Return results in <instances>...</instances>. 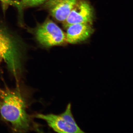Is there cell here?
Masks as SVG:
<instances>
[{
  "instance_id": "6da1fadb",
  "label": "cell",
  "mask_w": 133,
  "mask_h": 133,
  "mask_svg": "<svg viewBox=\"0 0 133 133\" xmlns=\"http://www.w3.org/2000/svg\"><path fill=\"white\" fill-rule=\"evenodd\" d=\"M0 113L4 119L9 122L15 131L28 130L30 121L26 111V104L19 89L0 88Z\"/></svg>"
},
{
  "instance_id": "7a4b0ae2",
  "label": "cell",
  "mask_w": 133,
  "mask_h": 133,
  "mask_svg": "<svg viewBox=\"0 0 133 133\" xmlns=\"http://www.w3.org/2000/svg\"><path fill=\"white\" fill-rule=\"evenodd\" d=\"M0 59L6 63L9 71L17 80L22 72L21 53L12 37L1 28Z\"/></svg>"
},
{
  "instance_id": "3957f363",
  "label": "cell",
  "mask_w": 133,
  "mask_h": 133,
  "mask_svg": "<svg viewBox=\"0 0 133 133\" xmlns=\"http://www.w3.org/2000/svg\"><path fill=\"white\" fill-rule=\"evenodd\" d=\"M35 117L46 122L48 125L57 132H84L78 125L73 117L70 103L67 105L65 111L61 114H37Z\"/></svg>"
},
{
  "instance_id": "277c9868",
  "label": "cell",
  "mask_w": 133,
  "mask_h": 133,
  "mask_svg": "<svg viewBox=\"0 0 133 133\" xmlns=\"http://www.w3.org/2000/svg\"><path fill=\"white\" fill-rule=\"evenodd\" d=\"M35 35L39 43L46 48L63 45L66 42L65 33L49 19L36 28Z\"/></svg>"
},
{
  "instance_id": "5b68a950",
  "label": "cell",
  "mask_w": 133,
  "mask_h": 133,
  "mask_svg": "<svg viewBox=\"0 0 133 133\" xmlns=\"http://www.w3.org/2000/svg\"><path fill=\"white\" fill-rule=\"evenodd\" d=\"M93 18V12L91 6L84 0H78L74 6L66 20L63 22L65 28L78 23L91 24Z\"/></svg>"
},
{
  "instance_id": "8992f818",
  "label": "cell",
  "mask_w": 133,
  "mask_h": 133,
  "mask_svg": "<svg viewBox=\"0 0 133 133\" xmlns=\"http://www.w3.org/2000/svg\"><path fill=\"white\" fill-rule=\"evenodd\" d=\"M78 0H48L45 7L58 21L64 22Z\"/></svg>"
},
{
  "instance_id": "52a82bcc",
  "label": "cell",
  "mask_w": 133,
  "mask_h": 133,
  "mask_svg": "<svg viewBox=\"0 0 133 133\" xmlns=\"http://www.w3.org/2000/svg\"><path fill=\"white\" fill-rule=\"evenodd\" d=\"M66 42L76 44L86 41L93 32L91 24L78 23L71 24L66 28Z\"/></svg>"
},
{
  "instance_id": "ba28073f",
  "label": "cell",
  "mask_w": 133,
  "mask_h": 133,
  "mask_svg": "<svg viewBox=\"0 0 133 133\" xmlns=\"http://www.w3.org/2000/svg\"><path fill=\"white\" fill-rule=\"evenodd\" d=\"M48 0H21L19 1V5L17 6L21 10L23 9L36 6L45 3Z\"/></svg>"
},
{
  "instance_id": "9c48e42d",
  "label": "cell",
  "mask_w": 133,
  "mask_h": 133,
  "mask_svg": "<svg viewBox=\"0 0 133 133\" xmlns=\"http://www.w3.org/2000/svg\"><path fill=\"white\" fill-rule=\"evenodd\" d=\"M1 2H2L3 7L4 10H6L9 5H14L17 6L19 4V1H12L11 0H2Z\"/></svg>"
},
{
  "instance_id": "30bf717a",
  "label": "cell",
  "mask_w": 133,
  "mask_h": 133,
  "mask_svg": "<svg viewBox=\"0 0 133 133\" xmlns=\"http://www.w3.org/2000/svg\"><path fill=\"white\" fill-rule=\"evenodd\" d=\"M0 1L1 2L2 1V0H0Z\"/></svg>"
}]
</instances>
